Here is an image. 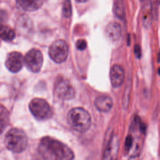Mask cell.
Listing matches in <instances>:
<instances>
[{
    "mask_svg": "<svg viewBox=\"0 0 160 160\" xmlns=\"http://www.w3.org/2000/svg\"><path fill=\"white\" fill-rule=\"evenodd\" d=\"M16 2L25 11H33L41 6L42 0H16Z\"/></svg>",
    "mask_w": 160,
    "mask_h": 160,
    "instance_id": "obj_13",
    "label": "cell"
},
{
    "mask_svg": "<svg viewBox=\"0 0 160 160\" xmlns=\"http://www.w3.org/2000/svg\"><path fill=\"white\" fill-rule=\"evenodd\" d=\"M29 108L32 115L38 120L49 119L52 114L51 107L42 98H34L29 102Z\"/></svg>",
    "mask_w": 160,
    "mask_h": 160,
    "instance_id": "obj_4",
    "label": "cell"
},
{
    "mask_svg": "<svg viewBox=\"0 0 160 160\" xmlns=\"http://www.w3.org/2000/svg\"><path fill=\"white\" fill-rule=\"evenodd\" d=\"M158 2H159V3L160 4V0H158Z\"/></svg>",
    "mask_w": 160,
    "mask_h": 160,
    "instance_id": "obj_25",
    "label": "cell"
},
{
    "mask_svg": "<svg viewBox=\"0 0 160 160\" xmlns=\"http://www.w3.org/2000/svg\"><path fill=\"white\" fill-rule=\"evenodd\" d=\"M24 62L28 70L32 72H38L43 63L42 52L37 49L29 50L25 55Z\"/></svg>",
    "mask_w": 160,
    "mask_h": 160,
    "instance_id": "obj_6",
    "label": "cell"
},
{
    "mask_svg": "<svg viewBox=\"0 0 160 160\" xmlns=\"http://www.w3.org/2000/svg\"><path fill=\"white\" fill-rule=\"evenodd\" d=\"M39 155L45 159L70 160L74 158V153L66 144L52 138H42L38 146Z\"/></svg>",
    "mask_w": 160,
    "mask_h": 160,
    "instance_id": "obj_1",
    "label": "cell"
},
{
    "mask_svg": "<svg viewBox=\"0 0 160 160\" xmlns=\"http://www.w3.org/2000/svg\"><path fill=\"white\" fill-rule=\"evenodd\" d=\"M9 121V113L8 109L0 104V134L7 127Z\"/></svg>",
    "mask_w": 160,
    "mask_h": 160,
    "instance_id": "obj_14",
    "label": "cell"
},
{
    "mask_svg": "<svg viewBox=\"0 0 160 160\" xmlns=\"http://www.w3.org/2000/svg\"><path fill=\"white\" fill-rule=\"evenodd\" d=\"M122 32L121 25L116 22L109 23L105 29V33L107 38L112 41H116L119 39Z\"/></svg>",
    "mask_w": 160,
    "mask_h": 160,
    "instance_id": "obj_11",
    "label": "cell"
},
{
    "mask_svg": "<svg viewBox=\"0 0 160 160\" xmlns=\"http://www.w3.org/2000/svg\"><path fill=\"white\" fill-rule=\"evenodd\" d=\"M76 48L79 50H81V51L84 50V49H86L87 46L86 41L84 39H79L78 41H77L76 43Z\"/></svg>",
    "mask_w": 160,
    "mask_h": 160,
    "instance_id": "obj_19",
    "label": "cell"
},
{
    "mask_svg": "<svg viewBox=\"0 0 160 160\" xmlns=\"http://www.w3.org/2000/svg\"><path fill=\"white\" fill-rule=\"evenodd\" d=\"M8 19V15L7 13L3 11L0 9V25L3 24Z\"/></svg>",
    "mask_w": 160,
    "mask_h": 160,
    "instance_id": "obj_20",
    "label": "cell"
},
{
    "mask_svg": "<svg viewBox=\"0 0 160 160\" xmlns=\"http://www.w3.org/2000/svg\"><path fill=\"white\" fill-rule=\"evenodd\" d=\"M68 45L63 40H57L54 41L49 49V55L50 58L56 63L64 62L68 56Z\"/></svg>",
    "mask_w": 160,
    "mask_h": 160,
    "instance_id": "obj_5",
    "label": "cell"
},
{
    "mask_svg": "<svg viewBox=\"0 0 160 160\" xmlns=\"http://www.w3.org/2000/svg\"><path fill=\"white\" fill-rule=\"evenodd\" d=\"M72 14V6L70 0H65L62 6V15L65 18H69Z\"/></svg>",
    "mask_w": 160,
    "mask_h": 160,
    "instance_id": "obj_17",
    "label": "cell"
},
{
    "mask_svg": "<svg viewBox=\"0 0 160 160\" xmlns=\"http://www.w3.org/2000/svg\"><path fill=\"white\" fill-rule=\"evenodd\" d=\"M132 142H133V141H132V136H128L126 138V140H125V146H124V147H125L126 152L129 151V150L131 149V148L132 147Z\"/></svg>",
    "mask_w": 160,
    "mask_h": 160,
    "instance_id": "obj_18",
    "label": "cell"
},
{
    "mask_svg": "<svg viewBox=\"0 0 160 160\" xmlns=\"http://www.w3.org/2000/svg\"><path fill=\"white\" fill-rule=\"evenodd\" d=\"M158 74L160 76V68H158Z\"/></svg>",
    "mask_w": 160,
    "mask_h": 160,
    "instance_id": "obj_23",
    "label": "cell"
},
{
    "mask_svg": "<svg viewBox=\"0 0 160 160\" xmlns=\"http://www.w3.org/2000/svg\"><path fill=\"white\" fill-rule=\"evenodd\" d=\"M16 36L14 30L3 24L0 25V38L6 41H11L14 39Z\"/></svg>",
    "mask_w": 160,
    "mask_h": 160,
    "instance_id": "obj_15",
    "label": "cell"
},
{
    "mask_svg": "<svg viewBox=\"0 0 160 160\" xmlns=\"http://www.w3.org/2000/svg\"><path fill=\"white\" fill-rule=\"evenodd\" d=\"M119 143L118 136L112 135L105 146L102 159L108 160L116 159L119 149Z\"/></svg>",
    "mask_w": 160,
    "mask_h": 160,
    "instance_id": "obj_9",
    "label": "cell"
},
{
    "mask_svg": "<svg viewBox=\"0 0 160 160\" xmlns=\"http://www.w3.org/2000/svg\"><path fill=\"white\" fill-rule=\"evenodd\" d=\"M113 102L112 99L108 96H99L95 99L94 105L96 108L100 112H106L111 110Z\"/></svg>",
    "mask_w": 160,
    "mask_h": 160,
    "instance_id": "obj_12",
    "label": "cell"
},
{
    "mask_svg": "<svg viewBox=\"0 0 160 160\" xmlns=\"http://www.w3.org/2000/svg\"><path fill=\"white\" fill-rule=\"evenodd\" d=\"M113 11L114 14L120 19H124L125 18V7L123 0H116L113 6Z\"/></svg>",
    "mask_w": 160,
    "mask_h": 160,
    "instance_id": "obj_16",
    "label": "cell"
},
{
    "mask_svg": "<svg viewBox=\"0 0 160 160\" xmlns=\"http://www.w3.org/2000/svg\"><path fill=\"white\" fill-rule=\"evenodd\" d=\"M55 91L56 94L63 99H71L75 95L74 88L68 81L65 79H60L57 81Z\"/></svg>",
    "mask_w": 160,
    "mask_h": 160,
    "instance_id": "obj_7",
    "label": "cell"
},
{
    "mask_svg": "<svg viewBox=\"0 0 160 160\" xmlns=\"http://www.w3.org/2000/svg\"><path fill=\"white\" fill-rule=\"evenodd\" d=\"M5 144L9 151L16 153L21 152L27 147V136L22 129L12 128L6 134Z\"/></svg>",
    "mask_w": 160,
    "mask_h": 160,
    "instance_id": "obj_3",
    "label": "cell"
},
{
    "mask_svg": "<svg viewBox=\"0 0 160 160\" xmlns=\"http://www.w3.org/2000/svg\"><path fill=\"white\" fill-rule=\"evenodd\" d=\"M67 119L70 127L81 133L88 130L91 124L89 113L82 108H74L71 109L68 114Z\"/></svg>",
    "mask_w": 160,
    "mask_h": 160,
    "instance_id": "obj_2",
    "label": "cell"
},
{
    "mask_svg": "<svg viewBox=\"0 0 160 160\" xmlns=\"http://www.w3.org/2000/svg\"><path fill=\"white\" fill-rule=\"evenodd\" d=\"M125 74L122 68L119 65H114L110 71V79L114 88L121 86L124 80Z\"/></svg>",
    "mask_w": 160,
    "mask_h": 160,
    "instance_id": "obj_10",
    "label": "cell"
},
{
    "mask_svg": "<svg viewBox=\"0 0 160 160\" xmlns=\"http://www.w3.org/2000/svg\"><path fill=\"white\" fill-rule=\"evenodd\" d=\"M159 57L160 58V54L159 55ZM158 60H159V61H160V59H159V58H158Z\"/></svg>",
    "mask_w": 160,
    "mask_h": 160,
    "instance_id": "obj_24",
    "label": "cell"
},
{
    "mask_svg": "<svg viewBox=\"0 0 160 160\" xmlns=\"http://www.w3.org/2000/svg\"><path fill=\"white\" fill-rule=\"evenodd\" d=\"M134 52L135 54V56L138 58H140L141 56V49L140 46L138 44H135L134 47Z\"/></svg>",
    "mask_w": 160,
    "mask_h": 160,
    "instance_id": "obj_21",
    "label": "cell"
},
{
    "mask_svg": "<svg viewBox=\"0 0 160 160\" xmlns=\"http://www.w3.org/2000/svg\"><path fill=\"white\" fill-rule=\"evenodd\" d=\"M77 2H79V3H81V2H86L88 0H75Z\"/></svg>",
    "mask_w": 160,
    "mask_h": 160,
    "instance_id": "obj_22",
    "label": "cell"
},
{
    "mask_svg": "<svg viewBox=\"0 0 160 160\" xmlns=\"http://www.w3.org/2000/svg\"><path fill=\"white\" fill-rule=\"evenodd\" d=\"M24 59L22 54L16 51L10 52L5 62V65L7 69L11 72L15 73L19 72L22 68Z\"/></svg>",
    "mask_w": 160,
    "mask_h": 160,
    "instance_id": "obj_8",
    "label": "cell"
}]
</instances>
